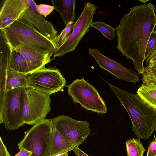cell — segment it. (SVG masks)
Segmentation results:
<instances>
[{
    "instance_id": "1",
    "label": "cell",
    "mask_w": 156,
    "mask_h": 156,
    "mask_svg": "<svg viewBox=\"0 0 156 156\" xmlns=\"http://www.w3.org/2000/svg\"><path fill=\"white\" fill-rule=\"evenodd\" d=\"M155 9L151 3L131 7L115 28L117 49L126 59L133 60L140 74L143 72L147 46L156 26Z\"/></svg>"
},
{
    "instance_id": "2",
    "label": "cell",
    "mask_w": 156,
    "mask_h": 156,
    "mask_svg": "<svg viewBox=\"0 0 156 156\" xmlns=\"http://www.w3.org/2000/svg\"><path fill=\"white\" fill-rule=\"evenodd\" d=\"M107 83L128 112L135 135L140 139H148L156 131V109L137 94Z\"/></svg>"
},
{
    "instance_id": "3",
    "label": "cell",
    "mask_w": 156,
    "mask_h": 156,
    "mask_svg": "<svg viewBox=\"0 0 156 156\" xmlns=\"http://www.w3.org/2000/svg\"><path fill=\"white\" fill-rule=\"evenodd\" d=\"M1 31L11 50L23 45L40 53L52 56L54 44L41 34L27 20L20 18Z\"/></svg>"
},
{
    "instance_id": "4",
    "label": "cell",
    "mask_w": 156,
    "mask_h": 156,
    "mask_svg": "<svg viewBox=\"0 0 156 156\" xmlns=\"http://www.w3.org/2000/svg\"><path fill=\"white\" fill-rule=\"evenodd\" d=\"M25 87H20L0 93V123L7 130H14L25 124Z\"/></svg>"
},
{
    "instance_id": "5",
    "label": "cell",
    "mask_w": 156,
    "mask_h": 156,
    "mask_svg": "<svg viewBox=\"0 0 156 156\" xmlns=\"http://www.w3.org/2000/svg\"><path fill=\"white\" fill-rule=\"evenodd\" d=\"M53 128L52 119H45L34 124L24 132L18 144L19 149L31 151V156H50Z\"/></svg>"
},
{
    "instance_id": "6",
    "label": "cell",
    "mask_w": 156,
    "mask_h": 156,
    "mask_svg": "<svg viewBox=\"0 0 156 156\" xmlns=\"http://www.w3.org/2000/svg\"><path fill=\"white\" fill-rule=\"evenodd\" d=\"M68 93L75 103H78L87 110L105 114L107 108L98 91L84 77L76 79L67 86Z\"/></svg>"
},
{
    "instance_id": "7",
    "label": "cell",
    "mask_w": 156,
    "mask_h": 156,
    "mask_svg": "<svg viewBox=\"0 0 156 156\" xmlns=\"http://www.w3.org/2000/svg\"><path fill=\"white\" fill-rule=\"evenodd\" d=\"M25 90L24 121L34 125L45 119L51 111V94L29 87Z\"/></svg>"
},
{
    "instance_id": "8",
    "label": "cell",
    "mask_w": 156,
    "mask_h": 156,
    "mask_svg": "<svg viewBox=\"0 0 156 156\" xmlns=\"http://www.w3.org/2000/svg\"><path fill=\"white\" fill-rule=\"evenodd\" d=\"M97 9V6L90 2L85 4L80 16L75 22L69 37L55 51L54 57L62 56L75 50L83 37L89 31Z\"/></svg>"
},
{
    "instance_id": "9",
    "label": "cell",
    "mask_w": 156,
    "mask_h": 156,
    "mask_svg": "<svg viewBox=\"0 0 156 156\" xmlns=\"http://www.w3.org/2000/svg\"><path fill=\"white\" fill-rule=\"evenodd\" d=\"M27 76L28 87L50 94L61 90L66 84L59 69L54 67H45Z\"/></svg>"
},
{
    "instance_id": "10",
    "label": "cell",
    "mask_w": 156,
    "mask_h": 156,
    "mask_svg": "<svg viewBox=\"0 0 156 156\" xmlns=\"http://www.w3.org/2000/svg\"><path fill=\"white\" fill-rule=\"evenodd\" d=\"M53 127L66 140L78 146L86 140L90 133L89 123L70 117L60 115L52 119Z\"/></svg>"
},
{
    "instance_id": "11",
    "label": "cell",
    "mask_w": 156,
    "mask_h": 156,
    "mask_svg": "<svg viewBox=\"0 0 156 156\" xmlns=\"http://www.w3.org/2000/svg\"><path fill=\"white\" fill-rule=\"evenodd\" d=\"M88 52L94 58L100 67L119 79L135 84L138 82L140 76L133 70L127 68L120 63L104 55L97 49L90 48Z\"/></svg>"
},
{
    "instance_id": "12",
    "label": "cell",
    "mask_w": 156,
    "mask_h": 156,
    "mask_svg": "<svg viewBox=\"0 0 156 156\" xmlns=\"http://www.w3.org/2000/svg\"><path fill=\"white\" fill-rule=\"evenodd\" d=\"M27 3L28 8L20 17L30 22L38 32L54 44L57 49L58 31L51 22L46 20L39 12L34 1L27 0Z\"/></svg>"
},
{
    "instance_id": "13",
    "label": "cell",
    "mask_w": 156,
    "mask_h": 156,
    "mask_svg": "<svg viewBox=\"0 0 156 156\" xmlns=\"http://www.w3.org/2000/svg\"><path fill=\"white\" fill-rule=\"evenodd\" d=\"M28 6L27 0H3L0 11V30L19 19Z\"/></svg>"
},
{
    "instance_id": "14",
    "label": "cell",
    "mask_w": 156,
    "mask_h": 156,
    "mask_svg": "<svg viewBox=\"0 0 156 156\" xmlns=\"http://www.w3.org/2000/svg\"><path fill=\"white\" fill-rule=\"evenodd\" d=\"M29 73L26 60L16 50H11L10 55H4L0 57V76L11 73L27 74Z\"/></svg>"
},
{
    "instance_id": "15",
    "label": "cell",
    "mask_w": 156,
    "mask_h": 156,
    "mask_svg": "<svg viewBox=\"0 0 156 156\" xmlns=\"http://www.w3.org/2000/svg\"><path fill=\"white\" fill-rule=\"evenodd\" d=\"M14 50L20 52L25 58L29 73L45 67V65L54 59L51 58L52 56L49 54L39 53L23 45L19 46Z\"/></svg>"
},
{
    "instance_id": "16",
    "label": "cell",
    "mask_w": 156,
    "mask_h": 156,
    "mask_svg": "<svg viewBox=\"0 0 156 156\" xmlns=\"http://www.w3.org/2000/svg\"><path fill=\"white\" fill-rule=\"evenodd\" d=\"M76 0H52L55 9L60 14L65 26L74 21L76 13Z\"/></svg>"
},
{
    "instance_id": "17",
    "label": "cell",
    "mask_w": 156,
    "mask_h": 156,
    "mask_svg": "<svg viewBox=\"0 0 156 156\" xmlns=\"http://www.w3.org/2000/svg\"><path fill=\"white\" fill-rule=\"evenodd\" d=\"M27 74L11 73L0 76V93L20 87H28Z\"/></svg>"
},
{
    "instance_id": "18",
    "label": "cell",
    "mask_w": 156,
    "mask_h": 156,
    "mask_svg": "<svg viewBox=\"0 0 156 156\" xmlns=\"http://www.w3.org/2000/svg\"><path fill=\"white\" fill-rule=\"evenodd\" d=\"M51 145L50 156L73 151L78 147L69 142L62 137L58 132L54 128L52 132Z\"/></svg>"
},
{
    "instance_id": "19",
    "label": "cell",
    "mask_w": 156,
    "mask_h": 156,
    "mask_svg": "<svg viewBox=\"0 0 156 156\" xmlns=\"http://www.w3.org/2000/svg\"><path fill=\"white\" fill-rule=\"evenodd\" d=\"M137 94L145 102L156 109V86L152 84L143 83Z\"/></svg>"
},
{
    "instance_id": "20",
    "label": "cell",
    "mask_w": 156,
    "mask_h": 156,
    "mask_svg": "<svg viewBox=\"0 0 156 156\" xmlns=\"http://www.w3.org/2000/svg\"><path fill=\"white\" fill-rule=\"evenodd\" d=\"M127 156H144L146 150L140 139H132L126 141Z\"/></svg>"
},
{
    "instance_id": "21",
    "label": "cell",
    "mask_w": 156,
    "mask_h": 156,
    "mask_svg": "<svg viewBox=\"0 0 156 156\" xmlns=\"http://www.w3.org/2000/svg\"><path fill=\"white\" fill-rule=\"evenodd\" d=\"M90 27L97 29L110 41H112L115 37V28L101 21L92 22Z\"/></svg>"
},
{
    "instance_id": "22",
    "label": "cell",
    "mask_w": 156,
    "mask_h": 156,
    "mask_svg": "<svg viewBox=\"0 0 156 156\" xmlns=\"http://www.w3.org/2000/svg\"><path fill=\"white\" fill-rule=\"evenodd\" d=\"M141 80L144 84H152L156 86V66L144 67Z\"/></svg>"
},
{
    "instance_id": "23",
    "label": "cell",
    "mask_w": 156,
    "mask_h": 156,
    "mask_svg": "<svg viewBox=\"0 0 156 156\" xmlns=\"http://www.w3.org/2000/svg\"><path fill=\"white\" fill-rule=\"evenodd\" d=\"M75 22L74 21L69 22L58 35L56 42V50L64 44L69 37Z\"/></svg>"
},
{
    "instance_id": "24",
    "label": "cell",
    "mask_w": 156,
    "mask_h": 156,
    "mask_svg": "<svg viewBox=\"0 0 156 156\" xmlns=\"http://www.w3.org/2000/svg\"><path fill=\"white\" fill-rule=\"evenodd\" d=\"M156 48V30H154L150 37L147 46L145 56L146 61L150 57Z\"/></svg>"
},
{
    "instance_id": "25",
    "label": "cell",
    "mask_w": 156,
    "mask_h": 156,
    "mask_svg": "<svg viewBox=\"0 0 156 156\" xmlns=\"http://www.w3.org/2000/svg\"><path fill=\"white\" fill-rule=\"evenodd\" d=\"M37 9L39 12L46 17L50 14L55 9L53 6L45 4L37 5Z\"/></svg>"
},
{
    "instance_id": "26",
    "label": "cell",
    "mask_w": 156,
    "mask_h": 156,
    "mask_svg": "<svg viewBox=\"0 0 156 156\" xmlns=\"http://www.w3.org/2000/svg\"><path fill=\"white\" fill-rule=\"evenodd\" d=\"M154 140L149 144L146 156L156 155V137L154 135Z\"/></svg>"
},
{
    "instance_id": "27",
    "label": "cell",
    "mask_w": 156,
    "mask_h": 156,
    "mask_svg": "<svg viewBox=\"0 0 156 156\" xmlns=\"http://www.w3.org/2000/svg\"><path fill=\"white\" fill-rule=\"evenodd\" d=\"M0 156H11L1 137H0Z\"/></svg>"
},
{
    "instance_id": "28",
    "label": "cell",
    "mask_w": 156,
    "mask_h": 156,
    "mask_svg": "<svg viewBox=\"0 0 156 156\" xmlns=\"http://www.w3.org/2000/svg\"><path fill=\"white\" fill-rule=\"evenodd\" d=\"M15 156H31L32 152L26 149H22Z\"/></svg>"
},
{
    "instance_id": "29",
    "label": "cell",
    "mask_w": 156,
    "mask_h": 156,
    "mask_svg": "<svg viewBox=\"0 0 156 156\" xmlns=\"http://www.w3.org/2000/svg\"><path fill=\"white\" fill-rule=\"evenodd\" d=\"M73 151L77 156H89L81 150L78 147H76Z\"/></svg>"
},
{
    "instance_id": "30",
    "label": "cell",
    "mask_w": 156,
    "mask_h": 156,
    "mask_svg": "<svg viewBox=\"0 0 156 156\" xmlns=\"http://www.w3.org/2000/svg\"><path fill=\"white\" fill-rule=\"evenodd\" d=\"M68 152L63 153L62 154H59L56 155L54 156H68Z\"/></svg>"
},
{
    "instance_id": "31",
    "label": "cell",
    "mask_w": 156,
    "mask_h": 156,
    "mask_svg": "<svg viewBox=\"0 0 156 156\" xmlns=\"http://www.w3.org/2000/svg\"><path fill=\"white\" fill-rule=\"evenodd\" d=\"M140 1L143 2V3H145L146 2L148 1V0H139Z\"/></svg>"
},
{
    "instance_id": "32",
    "label": "cell",
    "mask_w": 156,
    "mask_h": 156,
    "mask_svg": "<svg viewBox=\"0 0 156 156\" xmlns=\"http://www.w3.org/2000/svg\"><path fill=\"white\" fill-rule=\"evenodd\" d=\"M155 156H156V155Z\"/></svg>"
}]
</instances>
